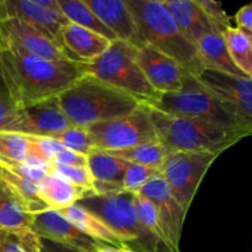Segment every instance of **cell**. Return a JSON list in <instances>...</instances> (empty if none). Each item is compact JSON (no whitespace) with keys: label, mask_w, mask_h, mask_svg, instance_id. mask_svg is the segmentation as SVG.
<instances>
[{"label":"cell","mask_w":252,"mask_h":252,"mask_svg":"<svg viewBox=\"0 0 252 252\" xmlns=\"http://www.w3.org/2000/svg\"><path fill=\"white\" fill-rule=\"evenodd\" d=\"M6 17L21 20L56 42L58 46L62 29L69 24V20L62 12L44 9L33 0H0V19Z\"/></svg>","instance_id":"5bb4252c"},{"label":"cell","mask_w":252,"mask_h":252,"mask_svg":"<svg viewBox=\"0 0 252 252\" xmlns=\"http://www.w3.org/2000/svg\"><path fill=\"white\" fill-rule=\"evenodd\" d=\"M221 37L236 68L252 79V37L233 26L224 30Z\"/></svg>","instance_id":"484cf974"},{"label":"cell","mask_w":252,"mask_h":252,"mask_svg":"<svg viewBox=\"0 0 252 252\" xmlns=\"http://www.w3.org/2000/svg\"><path fill=\"white\" fill-rule=\"evenodd\" d=\"M137 62L148 83L159 94L175 93L184 85L186 71L170 57L144 44L137 48Z\"/></svg>","instance_id":"7c38bea8"},{"label":"cell","mask_w":252,"mask_h":252,"mask_svg":"<svg viewBox=\"0 0 252 252\" xmlns=\"http://www.w3.org/2000/svg\"><path fill=\"white\" fill-rule=\"evenodd\" d=\"M29 143L25 134L9 130H0V166L6 164L25 162L27 159Z\"/></svg>","instance_id":"f546056e"},{"label":"cell","mask_w":252,"mask_h":252,"mask_svg":"<svg viewBox=\"0 0 252 252\" xmlns=\"http://www.w3.org/2000/svg\"><path fill=\"white\" fill-rule=\"evenodd\" d=\"M0 252H41V238H38L33 231H0Z\"/></svg>","instance_id":"d6a6232c"},{"label":"cell","mask_w":252,"mask_h":252,"mask_svg":"<svg viewBox=\"0 0 252 252\" xmlns=\"http://www.w3.org/2000/svg\"><path fill=\"white\" fill-rule=\"evenodd\" d=\"M33 214L30 213L14 192L0 180V231L26 233L32 231Z\"/></svg>","instance_id":"7402d4cb"},{"label":"cell","mask_w":252,"mask_h":252,"mask_svg":"<svg viewBox=\"0 0 252 252\" xmlns=\"http://www.w3.org/2000/svg\"><path fill=\"white\" fill-rule=\"evenodd\" d=\"M138 194L148 198L157 206L172 248L176 252H180V241L187 212H185L181 204L176 201L161 174L153 177Z\"/></svg>","instance_id":"2e32d148"},{"label":"cell","mask_w":252,"mask_h":252,"mask_svg":"<svg viewBox=\"0 0 252 252\" xmlns=\"http://www.w3.org/2000/svg\"><path fill=\"white\" fill-rule=\"evenodd\" d=\"M84 2L116 38L128 42L137 48L144 46L126 0H84Z\"/></svg>","instance_id":"e0dca14e"},{"label":"cell","mask_w":252,"mask_h":252,"mask_svg":"<svg viewBox=\"0 0 252 252\" xmlns=\"http://www.w3.org/2000/svg\"><path fill=\"white\" fill-rule=\"evenodd\" d=\"M84 71L132 96L142 105L152 106L160 94L152 88L137 62V47L116 39L95 61L83 64Z\"/></svg>","instance_id":"52a82bcc"},{"label":"cell","mask_w":252,"mask_h":252,"mask_svg":"<svg viewBox=\"0 0 252 252\" xmlns=\"http://www.w3.org/2000/svg\"><path fill=\"white\" fill-rule=\"evenodd\" d=\"M158 140L174 152H211L221 154L248 134L196 118L179 117L149 107Z\"/></svg>","instance_id":"5b68a950"},{"label":"cell","mask_w":252,"mask_h":252,"mask_svg":"<svg viewBox=\"0 0 252 252\" xmlns=\"http://www.w3.org/2000/svg\"><path fill=\"white\" fill-rule=\"evenodd\" d=\"M65 219L73 223L80 231H83L89 238L103 244H110L113 246H125L117 235L103 224L97 217L94 216L79 204H73L65 209L58 211ZM126 248V246H125Z\"/></svg>","instance_id":"603a6c76"},{"label":"cell","mask_w":252,"mask_h":252,"mask_svg":"<svg viewBox=\"0 0 252 252\" xmlns=\"http://www.w3.org/2000/svg\"><path fill=\"white\" fill-rule=\"evenodd\" d=\"M19 121V110L15 107L9 95L0 93V130L14 132Z\"/></svg>","instance_id":"8d00e7d4"},{"label":"cell","mask_w":252,"mask_h":252,"mask_svg":"<svg viewBox=\"0 0 252 252\" xmlns=\"http://www.w3.org/2000/svg\"><path fill=\"white\" fill-rule=\"evenodd\" d=\"M33 1L37 5H39V6L44 7V9H48L54 12H62L58 4V0H33Z\"/></svg>","instance_id":"b9f144b4"},{"label":"cell","mask_w":252,"mask_h":252,"mask_svg":"<svg viewBox=\"0 0 252 252\" xmlns=\"http://www.w3.org/2000/svg\"><path fill=\"white\" fill-rule=\"evenodd\" d=\"M57 100L71 126L80 128L127 116L142 105L132 96L88 73L63 91Z\"/></svg>","instance_id":"7a4b0ae2"},{"label":"cell","mask_w":252,"mask_h":252,"mask_svg":"<svg viewBox=\"0 0 252 252\" xmlns=\"http://www.w3.org/2000/svg\"><path fill=\"white\" fill-rule=\"evenodd\" d=\"M58 4L62 14L69 20V22L84 27L86 30H90L111 42L117 39L115 34L91 11V9L84 2V0H58Z\"/></svg>","instance_id":"d4e9b609"},{"label":"cell","mask_w":252,"mask_h":252,"mask_svg":"<svg viewBox=\"0 0 252 252\" xmlns=\"http://www.w3.org/2000/svg\"><path fill=\"white\" fill-rule=\"evenodd\" d=\"M38 194L41 201L52 211H61L75 204L79 199L94 194L93 191L80 189L59 175L49 172L38 185Z\"/></svg>","instance_id":"ffe728a7"},{"label":"cell","mask_w":252,"mask_h":252,"mask_svg":"<svg viewBox=\"0 0 252 252\" xmlns=\"http://www.w3.org/2000/svg\"><path fill=\"white\" fill-rule=\"evenodd\" d=\"M160 174V170L157 167L144 166V165L130 164L128 165L122 181L123 191L138 194L140 189L150 181L154 176Z\"/></svg>","instance_id":"836d02e7"},{"label":"cell","mask_w":252,"mask_h":252,"mask_svg":"<svg viewBox=\"0 0 252 252\" xmlns=\"http://www.w3.org/2000/svg\"><path fill=\"white\" fill-rule=\"evenodd\" d=\"M52 172L59 175L70 182L71 185L80 189L93 191L94 179L89 171L88 166L86 167H69V166H59V165H53L52 166Z\"/></svg>","instance_id":"e575fe53"},{"label":"cell","mask_w":252,"mask_h":252,"mask_svg":"<svg viewBox=\"0 0 252 252\" xmlns=\"http://www.w3.org/2000/svg\"><path fill=\"white\" fill-rule=\"evenodd\" d=\"M129 162L101 150H93L88 155V169L94 181L122 185Z\"/></svg>","instance_id":"cb8c5ba5"},{"label":"cell","mask_w":252,"mask_h":252,"mask_svg":"<svg viewBox=\"0 0 252 252\" xmlns=\"http://www.w3.org/2000/svg\"><path fill=\"white\" fill-rule=\"evenodd\" d=\"M143 44L176 61L186 73L203 70L197 47L186 38L162 0H126Z\"/></svg>","instance_id":"3957f363"},{"label":"cell","mask_w":252,"mask_h":252,"mask_svg":"<svg viewBox=\"0 0 252 252\" xmlns=\"http://www.w3.org/2000/svg\"><path fill=\"white\" fill-rule=\"evenodd\" d=\"M41 252H81L75 249L68 248V246L61 245V244L53 243V241L41 239Z\"/></svg>","instance_id":"ab89813d"},{"label":"cell","mask_w":252,"mask_h":252,"mask_svg":"<svg viewBox=\"0 0 252 252\" xmlns=\"http://www.w3.org/2000/svg\"><path fill=\"white\" fill-rule=\"evenodd\" d=\"M219 155L211 152H174L164 160L160 174L185 212L189 209L202 180Z\"/></svg>","instance_id":"9c48e42d"},{"label":"cell","mask_w":252,"mask_h":252,"mask_svg":"<svg viewBox=\"0 0 252 252\" xmlns=\"http://www.w3.org/2000/svg\"><path fill=\"white\" fill-rule=\"evenodd\" d=\"M26 138L29 143L26 162L32 165L52 166L56 155L64 148L52 138L32 137V135H26Z\"/></svg>","instance_id":"4dcf8cb0"},{"label":"cell","mask_w":252,"mask_h":252,"mask_svg":"<svg viewBox=\"0 0 252 252\" xmlns=\"http://www.w3.org/2000/svg\"><path fill=\"white\" fill-rule=\"evenodd\" d=\"M162 2L172 15L182 33L194 46H197L206 34L217 31L196 0H162Z\"/></svg>","instance_id":"d6986e66"},{"label":"cell","mask_w":252,"mask_h":252,"mask_svg":"<svg viewBox=\"0 0 252 252\" xmlns=\"http://www.w3.org/2000/svg\"><path fill=\"white\" fill-rule=\"evenodd\" d=\"M53 165L69 167H86L88 166V157H84V155L78 154L73 150L63 148L54 158Z\"/></svg>","instance_id":"74e56055"},{"label":"cell","mask_w":252,"mask_h":252,"mask_svg":"<svg viewBox=\"0 0 252 252\" xmlns=\"http://www.w3.org/2000/svg\"><path fill=\"white\" fill-rule=\"evenodd\" d=\"M97 217L133 252H164L159 241L143 226L134 204V193L127 191L89 194L76 202Z\"/></svg>","instance_id":"8992f818"},{"label":"cell","mask_w":252,"mask_h":252,"mask_svg":"<svg viewBox=\"0 0 252 252\" xmlns=\"http://www.w3.org/2000/svg\"><path fill=\"white\" fill-rule=\"evenodd\" d=\"M0 180L14 192L15 196L21 201L31 214L46 211L47 206L41 201L38 194V186L17 175L11 174L7 170L0 169Z\"/></svg>","instance_id":"f1b7e54d"},{"label":"cell","mask_w":252,"mask_h":252,"mask_svg":"<svg viewBox=\"0 0 252 252\" xmlns=\"http://www.w3.org/2000/svg\"><path fill=\"white\" fill-rule=\"evenodd\" d=\"M94 150L116 152L158 140L150 118L149 106L140 105L123 117L98 122L86 128Z\"/></svg>","instance_id":"ba28073f"},{"label":"cell","mask_w":252,"mask_h":252,"mask_svg":"<svg viewBox=\"0 0 252 252\" xmlns=\"http://www.w3.org/2000/svg\"><path fill=\"white\" fill-rule=\"evenodd\" d=\"M0 37L39 58L53 62H71L56 42L19 19H0Z\"/></svg>","instance_id":"9a60e30c"},{"label":"cell","mask_w":252,"mask_h":252,"mask_svg":"<svg viewBox=\"0 0 252 252\" xmlns=\"http://www.w3.org/2000/svg\"><path fill=\"white\" fill-rule=\"evenodd\" d=\"M198 6L203 10L204 14L209 19V21L213 24L218 32H223L228 27H231V17L226 14L224 10L223 4L220 1H214V0H196Z\"/></svg>","instance_id":"d590c367"},{"label":"cell","mask_w":252,"mask_h":252,"mask_svg":"<svg viewBox=\"0 0 252 252\" xmlns=\"http://www.w3.org/2000/svg\"><path fill=\"white\" fill-rule=\"evenodd\" d=\"M95 252H133L129 250L128 248H125V246H113L110 245V244H103L101 243L100 245L97 246Z\"/></svg>","instance_id":"60d3db41"},{"label":"cell","mask_w":252,"mask_h":252,"mask_svg":"<svg viewBox=\"0 0 252 252\" xmlns=\"http://www.w3.org/2000/svg\"><path fill=\"white\" fill-rule=\"evenodd\" d=\"M235 22L238 29L252 37V5L248 4L240 7L235 15Z\"/></svg>","instance_id":"f35d334b"},{"label":"cell","mask_w":252,"mask_h":252,"mask_svg":"<svg viewBox=\"0 0 252 252\" xmlns=\"http://www.w3.org/2000/svg\"><path fill=\"white\" fill-rule=\"evenodd\" d=\"M197 80L219 100L252 121V79L203 69Z\"/></svg>","instance_id":"30bf717a"},{"label":"cell","mask_w":252,"mask_h":252,"mask_svg":"<svg viewBox=\"0 0 252 252\" xmlns=\"http://www.w3.org/2000/svg\"><path fill=\"white\" fill-rule=\"evenodd\" d=\"M71 127L58 105L57 97L19 110V121L14 132L32 137L51 138Z\"/></svg>","instance_id":"4fadbf2b"},{"label":"cell","mask_w":252,"mask_h":252,"mask_svg":"<svg viewBox=\"0 0 252 252\" xmlns=\"http://www.w3.org/2000/svg\"><path fill=\"white\" fill-rule=\"evenodd\" d=\"M0 68L7 95L17 110L58 97L85 74L83 64L47 61L1 37Z\"/></svg>","instance_id":"6da1fadb"},{"label":"cell","mask_w":252,"mask_h":252,"mask_svg":"<svg viewBox=\"0 0 252 252\" xmlns=\"http://www.w3.org/2000/svg\"><path fill=\"white\" fill-rule=\"evenodd\" d=\"M51 138L58 142L61 145H63L65 149L73 150V152L84 155V157H88L94 150L93 142H91L90 134H89L86 128L71 126L68 129L63 130V132L58 133Z\"/></svg>","instance_id":"1f68e13d"},{"label":"cell","mask_w":252,"mask_h":252,"mask_svg":"<svg viewBox=\"0 0 252 252\" xmlns=\"http://www.w3.org/2000/svg\"><path fill=\"white\" fill-rule=\"evenodd\" d=\"M0 93H6V89H5L4 85V80H2V75H1V68H0Z\"/></svg>","instance_id":"7bdbcfd3"},{"label":"cell","mask_w":252,"mask_h":252,"mask_svg":"<svg viewBox=\"0 0 252 252\" xmlns=\"http://www.w3.org/2000/svg\"><path fill=\"white\" fill-rule=\"evenodd\" d=\"M110 44L111 41L105 37L71 22L62 29L59 38V46L68 58L78 64H88L95 61Z\"/></svg>","instance_id":"ac0fdd59"},{"label":"cell","mask_w":252,"mask_h":252,"mask_svg":"<svg viewBox=\"0 0 252 252\" xmlns=\"http://www.w3.org/2000/svg\"><path fill=\"white\" fill-rule=\"evenodd\" d=\"M134 204L140 223L159 241L164 252H176L172 248L171 241H170L166 229L162 224L157 206L140 194H134Z\"/></svg>","instance_id":"83f0119b"},{"label":"cell","mask_w":252,"mask_h":252,"mask_svg":"<svg viewBox=\"0 0 252 252\" xmlns=\"http://www.w3.org/2000/svg\"><path fill=\"white\" fill-rule=\"evenodd\" d=\"M149 107L170 116L206 121L248 135L252 133V121L246 120L238 111L219 100L196 76L189 73L185 75L184 85L179 91L160 94L159 98Z\"/></svg>","instance_id":"277c9868"},{"label":"cell","mask_w":252,"mask_h":252,"mask_svg":"<svg viewBox=\"0 0 252 252\" xmlns=\"http://www.w3.org/2000/svg\"><path fill=\"white\" fill-rule=\"evenodd\" d=\"M196 47L204 69H212V70L223 71V73L241 76V78H249L233 63L220 32L213 31L206 34L197 43Z\"/></svg>","instance_id":"44dd1931"},{"label":"cell","mask_w":252,"mask_h":252,"mask_svg":"<svg viewBox=\"0 0 252 252\" xmlns=\"http://www.w3.org/2000/svg\"><path fill=\"white\" fill-rule=\"evenodd\" d=\"M106 153L116 158H120L122 160H126L130 164L144 165V166L157 167V169L160 170L164 160L172 152L167 149L165 145H162L159 140H155V142L144 143V144L137 145V147L129 148V149Z\"/></svg>","instance_id":"4316f807"},{"label":"cell","mask_w":252,"mask_h":252,"mask_svg":"<svg viewBox=\"0 0 252 252\" xmlns=\"http://www.w3.org/2000/svg\"><path fill=\"white\" fill-rule=\"evenodd\" d=\"M32 231L38 238L75 249L81 252H95L100 241L89 238L58 211L38 212L33 214Z\"/></svg>","instance_id":"8fae6325"}]
</instances>
